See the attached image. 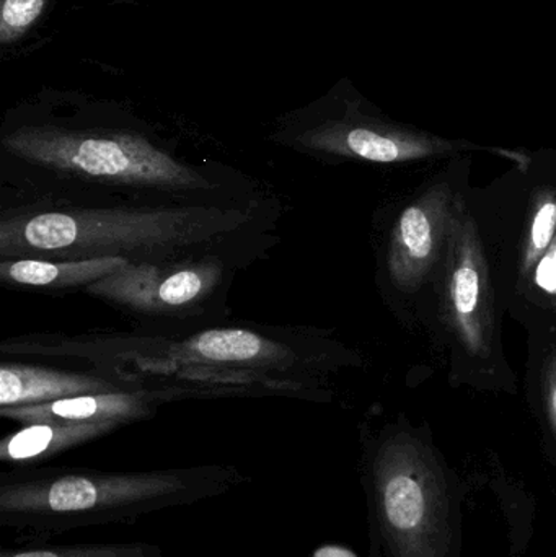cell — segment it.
Here are the masks:
<instances>
[{
	"mask_svg": "<svg viewBox=\"0 0 556 557\" xmlns=\"http://www.w3.org/2000/svg\"><path fill=\"white\" fill-rule=\"evenodd\" d=\"M362 480L374 548L385 557H453L450 486L421 438L387 429L366 442Z\"/></svg>",
	"mask_w": 556,
	"mask_h": 557,
	"instance_id": "cell-6",
	"label": "cell"
},
{
	"mask_svg": "<svg viewBox=\"0 0 556 557\" xmlns=\"http://www.w3.org/2000/svg\"><path fill=\"white\" fill-rule=\"evenodd\" d=\"M0 557H166L150 543H101V545L25 546L3 548Z\"/></svg>",
	"mask_w": 556,
	"mask_h": 557,
	"instance_id": "cell-17",
	"label": "cell"
},
{
	"mask_svg": "<svg viewBox=\"0 0 556 557\" xmlns=\"http://www.w3.org/2000/svg\"><path fill=\"white\" fill-rule=\"evenodd\" d=\"M528 333L526 392L556 465V331L532 330Z\"/></svg>",
	"mask_w": 556,
	"mask_h": 557,
	"instance_id": "cell-15",
	"label": "cell"
},
{
	"mask_svg": "<svg viewBox=\"0 0 556 557\" xmlns=\"http://www.w3.org/2000/svg\"><path fill=\"white\" fill-rule=\"evenodd\" d=\"M160 393L147 389H123V392L97 393V395L72 396L55 399L42 405L0 408L3 419L22 425L46 424H87V422H131L149 418L153 412V403Z\"/></svg>",
	"mask_w": 556,
	"mask_h": 557,
	"instance_id": "cell-11",
	"label": "cell"
},
{
	"mask_svg": "<svg viewBox=\"0 0 556 557\" xmlns=\"http://www.w3.org/2000/svg\"><path fill=\"white\" fill-rule=\"evenodd\" d=\"M242 260L208 255L182 260L127 263L85 288L118 310L153 323L195 320L224 305Z\"/></svg>",
	"mask_w": 556,
	"mask_h": 557,
	"instance_id": "cell-8",
	"label": "cell"
},
{
	"mask_svg": "<svg viewBox=\"0 0 556 557\" xmlns=\"http://www.w3.org/2000/svg\"><path fill=\"white\" fill-rule=\"evenodd\" d=\"M470 189L457 205L443 255L418 318L446 350L454 380L483 389H512L503 350V305L470 208Z\"/></svg>",
	"mask_w": 556,
	"mask_h": 557,
	"instance_id": "cell-5",
	"label": "cell"
},
{
	"mask_svg": "<svg viewBox=\"0 0 556 557\" xmlns=\"http://www.w3.org/2000/svg\"><path fill=\"white\" fill-rule=\"evenodd\" d=\"M274 140L320 159L395 163L449 152L454 143L405 129L365 110L342 85L277 120Z\"/></svg>",
	"mask_w": 556,
	"mask_h": 557,
	"instance_id": "cell-7",
	"label": "cell"
},
{
	"mask_svg": "<svg viewBox=\"0 0 556 557\" xmlns=\"http://www.w3.org/2000/svg\"><path fill=\"white\" fill-rule=\"evenodd\" d=\"M470 208L503 310L528 331H556V156L470 189Z\"/></svg>",
	"mask_w": 556,
	"mask_h": 557,
	"instance_id": "cell-4",
	"label": "cell"
},
{
	"mask_svg": "<svg viewBox=\"0 0 556 557\" xmlns=\"http://www.w3.org/2000/svg\"><path fill=\"white\" fill-rule=\"evenodd\" d=\"M157 354L134 357L133 362L146 360L144 369L170 360V362L211 366L215 370H304L302 366L312 362L302 357L291 344L274 341L257 331L244 327H218L202 331L186 337L182 343L170 341L162 344L157 339Z\"/></svg>",
	"mask_w": 556,
	"mask_h": 557,
	"instance_id": "cell-10",
	"label": "cell"
},
{
	"mask_svg": "<svg viewBox=\"0 0 556 557\" xmlns=\"http://www.w3.org/2000/svg\"><path fill=\"white\" fill-rule=\"evenodd\" d=\"M270 214L263 205H2L0 260L244 261L260 253Z\"/></svg>",
	"mask_w": 556,
	"mask_h": 557,
	"instance_id": "cell-2",
	"label": "cell"
},
{
	"mask_svg": "<svg viewBox=\"0 0 556 557\" xmlns=\"http://www.w3.org/2000/svg\"><path fill=\"white\" fill-rule=\"evenodd\" d=\"M312 557H358V555L345 546L323 545L316 549Z\"/></svg>",
	"mask_w": 556,
	"mask_h": 557,
	"instance_id": "cell-18",
	"label": "cell"
},
{
	"mask_svg": "<svg viewBox=\"0 0 556 557\" xmlns=\"http://www.w3.org/2000/svg\"><path fill=\"white\" fill-rule=\"evenodd\" d=\"M466 173L450 172L401 205L382 247L381 281L404 317L418 320L446 242L450 219L467 189Z\"/></svg>",
	"mask_w": 556,
	"mask_h": 557,
	"instance_id": "cell-9",
	"label": "cell"
},
{
	"mask_svg": "<svg viewBox=\"0 0 556 557\" xmlns=\"http://www.w3.org/2000/svg\"><path fill=\"white\" fill-rule=\"evenodd\" d=\"M123 428L120 422H87V424L23 425L20 431L7 435L0 444V460L18 468H33L36 463L51 460L59 454L81 447L88 442L107 437L111 432Z\"/></svg>",
	"mask_w": 556,
	"mask_h": 557,
	"instance_id": "cell-13",
	"label": "cell"
},
{
	"mask_svg": "<svg viewBox=\"0 0 556 557\" xmlns=\"http://www.w3.org/2000/svg\"><path fill=\"white\" fill-rule=\"evenodd\" d=\"M2 205L258 206L247 182L191 162L170 137L110 98L45 88L0 126Z\"/></svg>",
	"mask_w": 556,
	"mask_h": 557,
	"instance_id": "cell-1",
	"label": "cell"
},
{
	"mask_svg": "<svg viewBox=\"0 0 556 557\" xmlns=\"http://www.w3.org/2000/svg\"><path fill=\"white\" fill-rule=\"evenodd\" d=\"M129 261L123 258H94V260L49 261L15 258L0 260V278L3 284L42 290H69L88 287L100 278L110 276Z\"/></svg>",
	"mask_w": 556,
	"mask_h": 557,
	"instance_id": "cell-14",
	"label": "cell"
},
{
	"mask_svg": "<svg viewBox=\"0 0 556 557\" xmlns=\"http://www.w3.org/2000/svg\"><path fill=\"white\" fill-rule=\"evenodd\" d=\"M126 383L87 373L61 372L29 363L0 366V408L42 405L72 396L123 392Z\"/></svg>",
	"mask_w": 556,
	"mask_h": 557,
	"instance_id": "cell-12",
	"label": "cell"
},
{
	"mask_svg": "<svg viewBox=\"0 0 556 557\" xmlns=\"http://www.w3.org/2000/svg\"><path fill=\"white\" fill-rule=\"evenodd\" d=\"M58 0H0V51L13 55L39 35Z\"/></svg>",
	"mask_w": 556,
	"mask_h": 557,
	"instance_id": "cell-16",
	"label": "cell"
},
{
	"mask_svg": "<svg viewBox=\"0 0 556 557\" xmlns=\"http://www.w3.org/2000/svg\"><path fill=\"white\" fill-rule=\"evenodd\" d=\"M247 481L237 468L221 465L152 471L16 468L0 474V525L42 539L134 523L160 510L225 496Z\"/></svg>",
	"mask_w": 556,
	"mask_h": 557,
	"instance_id": "cell-3",
	"label": "cell"
}]
</instances>
